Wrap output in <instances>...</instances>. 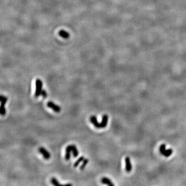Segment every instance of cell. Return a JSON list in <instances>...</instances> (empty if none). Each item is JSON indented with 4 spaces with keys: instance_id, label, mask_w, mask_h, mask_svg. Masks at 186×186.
<instances>
[{
    "instance_id": "obj_1",
    "label": "cell",
    "mask_w": 186,
    "mask_h": 186,
    "mask_svg": "<svg viewBox=\"0 0 186 186\" xmlns=\"http://www.w3.org/2000/svg\"><path fill=\"white\" fill-rule=\"evenodd\" d=\"M8 100L7 98L3 96V95H1V97H0V100H1V107H0V114L2 115H5L6 114V111L5 108V105L7 102Z\"/></svg>"
},
{
    "instance_id": "obj_2",
    "label": "cell",
    "mask_w": 186,
    "mask_h": 186,
    "mask_svg": "<svg viewBox=\"0 0 186 186\" xmlns=\"http://www.w3.org/2000/svg\"><path fill=\"white\" fill-rule=\"evenodd\" d=\"M43 83L42 81L39 79H37L36 81V90L35 93V96L36 97H38L41 95L42 92Z\"/></svg>"
},
{
    "instance_id": "obj_3",
    "label": "cell",
    "mask_w": 186,
    "mask_h": 186,
    "mask_svg": "<svg viewBox=\"0 0 186 186\" xmlns=\"http://www.w3.org/2000/svg\"><path fill=\"white\" fill-rule=\"evenodd\" d=\"M165 147L166 146H165V144H162L161 145V146L160 147V152H161V154L162 155H163L166 157H168L172 155V152H173V150L172 149L166 150Z\"/></svg>"
},
{
    "instance_id": "obj_4",
    "label": "cell",
    "mask_w": 186,
    "mask_h": 186,
    "mask_svg": "<svg viewBox=\"0 0 186 186\" xmlns=\"http://www.w3.org/2000/svg\"><path fill=\"white\" fill-rule=\"evenodd\" d=\"M39 151L44 157V158L46 159V160H48L50 158L51 155L48 152V151L45 149L43 147H41L39 148Z\"/></svg>"
},
{
    "instance_id": "obj_5",
    "label": "cell",
    "mask_w": 186,
    "mask_h": 186,
    "mask_svg": "<svg viewBox=\"0 0 186 186\" xmlns=\"http://www.w3.org/2000/svg\"><path fill=\"white\" fill-rule=\"evenodd\" d=\"M47 106L49 108L52 109L54 112H55L56 113L59 112L61 110V107H59V106L55 104V103H54L53 102H52V101H49L47 103Z\"/></svg>"
},
{
    "instance_id": "obj_6",
    "label": "cell",
    "mask_w": 186,
    "mask_h": 186,
    "mask_svg": "<svg viewBox=\"0 0 186 186\" xmlns=\"http://www.w3.org/2000/svg\"><path fill=\"white\" fill-rule=\"evenodd\" d=\"M90 122L94 125L95 127L97 128H102L101 127V123H98L97 117L95 116H92L90 117Z\"/></svg>"
},
{
    "instance_id": "obj_7",
    "label": "cell",
    "mask_w": 186,
    "mask_h": 186,
    "mask_svg": "<svg viewBox=\"0 0 186 186\" xmlns=\"http://www.w3.org/2000/svg\"><path fill=\"white\" fill-rule=\"evenodd\" d=\"M71 151H72V145H70L67 146L66 148V153H65V159L66 160H69L71 157Z\"/></svg>"
},
{
    "instance_id": "obj_8",
    "label": "cell",
    "mask_w": 186,
    "mask_h": 186,
    "mask_svg": "<svg viewBox=\"0 0 186 186\" xmlns=\"http://www.w3.org/2000/svg\"><path fill=\"white\" fill-rule=\"evenodd\" d=\"M125 162H126V171L127 172H130L132 170V165L131 164L130 158L129 157L126 158Z\"/></svg>"
},
{
    "instance_id": "obj_9",
    "label": "cell",
    "mask_w": 186,
    "mask_h": 186,
    "mask_svg": "<svg viewBox=\"0 0 186 186\" xmlns=\"http://www.w3.org/2000/svg\"><path fill=\"white\" fill-rule=\"evenodd\" d=\"M108 122V116L107 115H104L102 118V121L101 122L102 128H105L107 126Z\"/></svg>"
},
{
    "instance_id": "obj_10",
    "label": "cell",
    "mask_w": 186,
    "mask_h": 186,
    "mask_svg": "<svg viewBox=\"0 0 186 186\" xmlns=\"http://www.w3.org/2000/svg\"><path fill=\"white\" fill-rule=\"evenodd\" d=\"M101 182L102 184H106V185H107L110 186H114V184L112 183V182H111L110 179H109L107 177H103L101 179Z\"/></svg>"
},
{
    "instance_id": "obj_11",
    "label": "cell",
    "mask_w": 186,
    "mask_h": 186,
    "mask_svg": "<svg viewBox=\"0 0 186 186\" xmlns=\"http://www.w3.org/2000/svg\"><path fill=\"white\" fill-rule=\"evenodd\" d=\"M72 145V152L73 156H74V158H76L79 155V151L77 148V147L75 145Z\"/></svg>"
},
{
    "instance_id": "obj_12",
    "label": "cell",
    "mask_w": 186,
    "mask_h": 186,
    "mask_svg": "<svg viewBox=\"0 0 186 186\" xmlns=\"http://www.w3.org/2000/svg\"><path fill=\"white\" fill-rule=\"evenodd\" d=\"M84 160V156H81L80 157H79V159H78V160L75 162V163H74V167L75 168H77V167H78V165H79V164L81 162H82L83 160Z\"/></svg>"
},
{
    "instance_id": "obj_13",
    "label": "cell",
    "mask_w": 186,
    "mask_h": 186,
    "mask_svg": "<svg viewBox=\"0 0 186 186\" xmlns=\"http://www.w3.org/2000/svg\"><path fill=\"white\" fill-rule=\"evenodd\" d=\"M88 163H89L88 159H84V160L82 161V164L80 166V170L83 171L84 169V168H85L86 165L88 164Z\"/></svg>"
},
{
    "instance_id": "obj_14",
    "label": "cell",
    "mask_w": 186,
    "mask_h": 186,
    "mask_svg": "<svg viewBox=\"0 0 186 186\" xmlns=\"http://www.w3.org/2000/svg\"><path fill=\"white\" fill-rule=\"evenodd\" d=\"M51 182L52 184V185H53L54 186H60V185H62L60 183H59V182L57 180V179L55 178H54V177H53L51 179Z\"/></svg>"
},
{
    "instance_id": "obj_15",
    "label": "cell",
    "mask_w": 186,
    "mask_h": 186,
    "mask_svg": "<svg viewBox=\"0 0 186 186\" xmlns=\"http://www.w3.org/2000/svg\"><path fill=\"white\" fill-rule=\"evenodd\" d=\"M60 35L62 36H63V37H64L65 38H67L68 36V34H67V33L65 32H64V31H61L60 32Z\"/></svg>"
},
{
    "instance_id": "obj_16",
    "label": "cell",
    "mask_w": 186,
    "mask_h": 186,
    "mask_svg": "<svg viewBox=\"0 0 186 186\" xmlns=\"http://www.w3.org/2000/svg\"><path fill=\"white\" fill-rule=\"evenodd\" d=\"M41 95L45 98H46V97H47V94H46V92L45 90H42V92L41 93Z\"/></svg>"
}]
</instances>
